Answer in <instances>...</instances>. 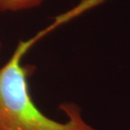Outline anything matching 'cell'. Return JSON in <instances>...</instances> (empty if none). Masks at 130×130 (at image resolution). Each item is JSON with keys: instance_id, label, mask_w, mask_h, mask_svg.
<instances>
[{"instance_id": "3957f363", "label": "cell", "mask_w": 130, "mask_h": 130, "mask_svg": "<svg viewBox=\"0 0 130 130\" xmlns=\"http://www.w3.org/2000/svg\"><path fill=\"white\" fill-rule=\"evenodd\" d=\"M0 46H1V43H0Z\"/></svg>"}, {"instance_id": "7a4b0ae2", "label": "cell", "mask_w": 130, "mask_h": 130, "mask_svg": "<svg viewBox=\"0 0 130 130\" xmlns=\"http://www.w3.org/2000/svg\"><path fill=\"white\" fill-rule=\"evenodd\" d=\"M43 0H0V11H18L37 6Z\"/></svg>"}, {"instance_id": "6da1fadb", "label": "cell", "mask_w": 130, "mask_h": 130, "mask_svg": "<svg viewBox=\"0 0 130 130\" xmlns=\"http://www.w3.org/2000/svg\"><path fill=\"white\" fill-rule=\"evenodd\" d=\"M66 21L67 16L62 14L32 38L20 41L11 58L0 69V130H95L84 121L74 104L60 106L69 118L66 123L44 115L30 94L28 78L33 67L21 64L23 57L36 41Z\"/></svg>"}]
</instances>
